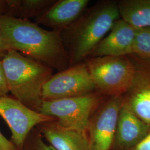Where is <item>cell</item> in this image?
I'll use <instances>...</instances> for the list:
<instances>
[{
  "label": "cell",
  "mask_w": 150,
  "mask_h": 150,
  "mask_svg": "<svg viewBox=\"0 0 150 150\" xmlns=\"http://www.w3.org/2000/svg\"><path fill=\"white\" fill-rule=\"evenodd\" d=\"M8 12L7 0H0V17L6 15Z\"/></svg>",
  "instance_id": "7402d4cb"
},
{
  "label": "cell",
  "mask_w": 150,
  "mask_h": 150,
  "mask_svg": "<svg viewBox=\"0 0 150 150\" xmlns=\"http://www.w3.org/2000/svg\"><path fill=\"white\" fill-rule=\"evenodd\" d=\"M132 54L140 58L150 59V27L137 29Z\"/></svg>",
  "instance_id": "2e32d148"
},
{
  "label": "cell",
  "mask_w": 150,
  "mask_h": 150,
  "mask_svg": "<svg viewBox=\"0 0 150 150\" xmlns=\"http://www.w3.org/2000/svg\"><path fill=\"white\" fill-rule=\"evenodd\" d=\"M22 150H56L43 139L37 127L33 129L26 139Z\"/></svg>",
  "instance_id": "e0dca14e"
},
{
  "label": "cell",
  "mask_w": 150,
  "mask_h": 150,
  "mask_svg": "<svg viewBox=\"0 0 150 150\" xmlns=\"http://www.w3.org/2000/svg\"><path fill=\"white\" fill-rule=\"evenodd\" d=\"M137 29L121 18L117 20L108 34L98 44L88 58L132 54Z\"/></svg>",
  "instance_id": "30bf717a"
},
{
  "label": "cell",
  "mask_w": 150,
  "mask_h": 150,
  "mask_svg": "<svg viewBox=\"0 0 150 150\" xmlns=\"http://www.w3.org/2000/svg\"><path fill=\"white\" fill-rule=\"evenodd\" d=\"M0 116L11 131V141L17 150H22L27 136L41 123L56 120L33 111L13 97H0Z\"/></svg>",
  "instance_id": "52a82bcc"
},
{
  "label": "cell",
  "mask_w": 150,
  "mask_h": 150,
  "mask_svg": "<svg viewBox=\"0 0 150 150\" xmlns=\"http://www.w3.org/2000/svg\"><path fill=\"white\" fill-rule=\"evenodd\" d=\"M0 150H17L10 140L7 139L0 131Z\"/></svg>",
  "instance_id": "ffe728a7"
},
{
  "label": "cell",
  "mask_w": 150,
  "mask_h": 150,
  "mask_svg": "<svg viewBox=\"0 0 150 150\" xmlns=\"http://www.w3.org/2000/svg\"><path fill=\"white\" fill-rule=\"evenodd\" d=\"M97 91L88 68L83 62L70 66L53 75L42 88L43 101L83 96Z\"/></svg>",
  "instance_id": "8992f818"
},
{
  "label": "cell",
  "mask_w": 150,
  "mask_h": 150,
  "mask_svg": "<svg viewBox=\"0 0 150 150\" xmlns=\"http://www.w3.org/2000/svg\"><path fill=\"white\" fill-rule=\"evenodd\" d=\"M117 4L121 19L136 28L150 27V0H122Z\"/></svg>",
  "instance_id": "5bb4252c"
},
{
  "label": "cell",
  "mask_w": 150,
  "mask_h": 150,
  "mask_svg": "<svg viewBox=\"0 0 150 150\" xmlns=\"http://www.w3.org/2000/svg\"><path fill=\"white\" fill-rule=\"evenodd\" d=\"M150 129V126L139 118L123 102L118 114L112 149L115 150L134 149L145 139Z\"/></svg>",
  "instance_id": "8fae6325"
},
{
  "label": "cell",
  "mask_w": 150,
  "mask_h": 150,
  "mask_svg": "<svg viewBox=\"0 0 150 150\" xmlns=\"http://www.w3.org/2000/svg\"><path fill=\"white\" fill-rule=\"evenodd\" d=\"M123 102V96H110L93 113L87 131L90 150L112 148L118 114Z\"/></svg>",
  "instance_id": "ba28073f"
},
{
  "label": "cell",
  "mask_w": 150,
  "mask_h": 150,
  "mask_svg": "<svg viewBox=\"0 0 150 150\" xmlns=\"http://www.w3.org/2000/svg\"><path fill=\"white\" fill-rule=\"evenodd\" d=\"M89 2L88 0H56L42 15L35 20L36 23L61 34L81 16Z\"/></svg>",
  "instance_id": "7c38bea8"
},
{
  "label": "cell",
  "mask_w": 150,
  "mask_h": 150,
  "mask_svg": "<svg viewBox=\"0 0 150 150\" xmlns=\"http://www.w3.org/2000/svg\"><path fill=\"white\" fill-rule=\"evenodd\" d=\"M9 92L33 111L40 112L43 102L42 88L54 70L13 50L1 60Z\"/></svg>",
  "instance_id": "3957f363"
},
{
  "label": "cell",
  "mask_w": 150,
  "mask_h": 150,
  "mask_svg": "<svg viewBox=\"0 0 150 150\" xmlns=\"http://www.w3.org/2000/svg\"><path fill=\"white\" fill-rule=\"evenodd\" d=\"M0 28L11 50L59 72L70 67L59 33L45 30L30 20L6 15L0 17Z\"/></svg>",
  "instance_id": "6da1fadb"
},
{
  "label": "cell",
  "mask_w": 150,
  "mask_h": 150,
  "mask_svg": "<svg viewBox=\"0 0 150 150\" xmlns=\"http://www.w3.org/2000/svg\"><path fill=\"white\" fill-rule=\"evenodd\" d=\"M56 0H7L6 16L29 20L42 15Z\"/></svg>",
  "instance_id": "9a60e30c"
},
{
  "label": "cell",
  "mask_w": 150,
  "mask_h": 150,
  "mask_svg": "<svg viewBox=\"0 0 150 150\" xmlns=\"http://www.w3.org/2000/svg\"><path fill=\"white\" fill-rule=\"evenodd\" d=\"M86 11L61 33L70 66L88 59L113 23L121 18L116 2H100Z\"/></svg>",
  "instance_id": "7a4b0ae2"
},
{
  "label": "cell",
  "mask_w": 150,
  "mask_h": 150,
  "mask_svg": "<svg viewBox=\"0 0 150 150\" xmlns=\"http://www.w3.org/2000/svg\"><path fill=\"white\" fill-rule=\"evenodd\" d=\"M11 50L9 42L0 28V59L2 60L7 51Z\"/></svg>",
  "instance_id": "d6986e66"
},
{
  "label": "cell",
  "mask_w": 150,
  "mask_h": 150,
  "mask_svg": "<svg viewBox=\"0 0 150 150\" xmlns=\"http://www.w3.org/2000/svg\"><path fill=\"white\" fill-rule=\"evenodd\" d=\"M9 90L7 84L5 75L2 61L0 59V97L7 96Z\"/></svg>",
  "instance_id": "ac0fdd59"
},
{
  "label": "cell",
  "mask_w": 150,
  "mask_h": 150,
  "mask_svg": "<svg viewBox=\"0 0 150 150\" xmlns=\"http://www.w3.org/2000/svg\"><path fill=\"white\" fill-rule=\"evenodd\" d=\"M132 150H150V129L145 139Z\"/></svg>",
  "instance_id": "44dd1931"
},
{
  "label": "cell",
  "mask_w": 150,
  "mask_h": 150,
  "mask_svg": "<svg viewBox=\"0 0 150 150\" xmlns=\"http://www.w3.org/2000/svg\"><path fill=\"white\" fill-rule=\"evenodd\" d=\"M36 127L45 140L56 150H90L87 134L64 127L56 120Z\"/></svg>",
  "instance_id": "4fadbf2b"
},
{
  "label": "cell",
  "mask_w": 150,
  "mask_h": 150,
  "mask_svg": "<svg viewBox=\"0 0 150 150\" xmlns=\"http://www.w3.org/2000/svg\"><path fill=\"white\" fill-rule=\"evenodd\" d=\"M134 80L125 94L123 103L134 114L150 126V59L136 56Z\"/></svg>",
  "instance_id": "9c48e42d"
},
{
  "label": "cell",
  "mask_w": 150,
  "mask_h": 150,
  "mask_svg": "<svg viewBox=\"0 0 150 150\" xmlns=\"http://www.w3.org/2000/svg\"><path fill=\"white\" fill-rule=\"evenodd\" d=\"M97 91L110 96H123L131 86L134 66L126 56L88 58L84 61Z\"/></svg>",
  "instance_id": "277c9868"
},
{
  "label": "cell",
  "mask_w": 150,
  "mask_h": 150,
  "mask_svg": "<svg viewBox=\"0 0 150 150\" xmlns=\"http://www.w3.org/2000/svg\"><path fill=\"white\" fill-rule=\"evenodd\" d=\"M102 94L43 101L39 112L55 118L61 126L87 135L91 117L101 104Z\"/></svg>",
  "instance_id": "5b68a950"
}]
</instances>
